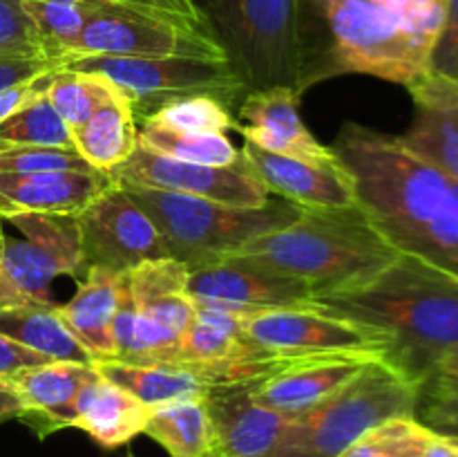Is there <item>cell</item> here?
I'll return each instance as SVG.
<instances>
[{"mask_svg": "<svg viewBox=\"0 0 458 457\" xmlns=\"http://www.w3.org/2000/svg\"><path fill=\"white\" fill-rule=\"evenodd\" d=\"M36 303L31 300L30 296L22 294L16 285L12 282V278L3 272L0 267V309H9V307H21V305H30Z\"/></svg>", "mask_w": 458, "mask_h": 457, "instance_id": "42", "label": "cell"}, {"mask_svg": "<svg viewBox=\"0 0 458 457\" xmlns=\"http://www.w3.org/2000/svg\"><path fill=\"white\" fill-rule=\"evenodd\" d=\"M101 376L121 385L130 394L146 403L148 408L170 406L177 401L204 399L213 390V379L204 363L199 361H94Z\"/></svg>", "mask_w": 458, "mask_h": 457, "instance_id": "22", "label": "cell"}, {"mask_svg": "<svg viewBox=\"0 0 458 457\" xmlns=\"http://www.w3.org/2000/svg\"><path fill=\"white\" fill-rule=\"evenodd\" d=\"M242 155L273 195L293 202L300 209H343L358 204L352 179L340 161L335 166H322L276 155L250 142H244Z\"/></svg>", "mask_w": 458, "mask_h": 457, "instance_id": "18", "label": "cell"}, {"mask_svg": "<svg viewBox=\"0 0 458 457\" xmlns=\"http://www.w3.org/2000/svg\"><path fill=\"white\" fill-rule=\"evenodd\" d=\"M420 457H458L456 439L434 433L420 451Z\"/></svg>", "mask_w": 458, "mask_h": 457, "instance_id": "43", "label": "cell"}, {"mask_svg": "<svg viewBox=\"0 0 458 457\" xmlns=\"http://www.w3.org/2000/svg\"><path fill=\"white\" fill-rule=\"evenodd\" d=\"M300 92L293 88H271L249 92L240 106V130L244 142L255 143L276 155L316 161L322 166H335L334 151L322 146L304 125L298 110Z\"/></svg>", "mask_w": 458, "mask_h": 457, "instance_id": "17", "label": "cell"}, {"mask_svg": "<svg viewBox=\"0 0 458 457\" xmlns=\"http://www.w3.org/2000/svg\"><path fill=\"white\" fill-rule=\"evenodd\" d=\"M447 0H300L309 85L367 74L414 90L428 76Z\"/></svg>", "mask_w": 458, "mask_h": 457, "instance_id": "2", "label": "cell"}, {"mask_svg": "<svg viewBox=\"0 0 458 457\" xmlns=\"http://www.w3.org/2000/svg\"><path fill=\"white\" fill-rule=\"evenodd\" d=\"M0 334L52 361L94 363L88 349L63 323L58 303H30L0 309Z\"/></svg>", "mask_w": 458, "mask_h": 457, "instance_id": "26", "label": "cell"}, {"mask_svg": "<svg viewBox=\"0 0 458 457\" xmlns=\"http://www.w3.org/2000/svg\"><path fill=\"white\" fill-rule=\"evenodd\" d=\"M116 94V85L101 74L58 70L49 79L45 97L54 106L72 134L88 124L89 116ZM74 139V137H72Z\"/></svg>", "mask_w": 458, "mask_h": 457, "instance_id": "31", "label": "cell"}, {"mask_svg": "<svg viewBox=\"0 0 458 457\" xmlns=\"http://www.w3.org/2000/svg\"><path fill=\"white\" fill-rule=\"evenodd\" d=\"M454 439H456V444H458V437H454Z\"/></svg>", "mask_w": 458, "mask_h": 457, "instance_id": "49", "label": "cell"}, {"mask_svg": "<svg viewBox=\"0 0 458 457\" xmlns=\"http://www.w3.org/2000/svg\"><path fill=\"white\" fill-rule=\"evenodd\" d=\"M152 408L98 375L81 390L72 428L83 430L98 446L119 448L146 430Z\"/></svg>", "mask_w": 458, "mask_h": 457, "instance_id": "25", "label": "cell"}, {"mask_svg": "<svg viewBox=\"0 0 458 457\" xmlns=\"http://www.w3.org/2000/svg\"><path fill=\"white\" fill-rule=\"evenodd\" d=\"M116 184L150 215L173 258L186 263L188 269L224 258L264 233L289 227L302 215L298 204L282 197H271L259 209H240L137 184Z\"/></svg>", "mask_w": 458, "mask_h": 457, "instance_id": "6", "label": "cell"}, {"mask_svg": "<svg viewBox=\"0 0 458 457\" xmlns=\"http://www.w3.org/2000/svg\"><path fill=\"white\" fill-rule=\"evenodd\" d=\"M419 385L371 358L329 399L295 417L273 457H338L356 439L398 417H414Z\"/></svg>", "mask_w": 458, "mask_h": 457, "instance_id": "7", "label": "cell"}, {"mask_svg": "<svg viewBox=\"0 0 458 457\" xmlns=\"http://www.w3.org/2000/svg\"><path fill=\"white\" fill-rule=\"evenodd\" d=\"M143 435L155 439L170 457H217L204 399L155 408Z\"/></svg>", "mask_w": 458, "mask_h": 457, "instance_id": "29", "label": "cell"}, {"mask_svg": "<svg viewBox=\"0 0 458 457\" xmlns=\"http://www.w3.org/2000/svg\"><path fill=\"white\" fill-rule=\"evenodd\" d=\"M9 222L22 240L4 242L0 267L13 285L36 303H54L52 282L58 276L83 280L89 264L85 260L76 215L21 213Z\"/></svg>", "mask_w": 458, "mask_h": 457, "instance_id": "11", "label": "cell"}, {"mask_svg": "<svg viewBox=\"0 0 458 457\" xmlns=\"http://www.w3.org/2000/svg\"><path fill=\"white\" fill-rule=\"evenodd\" d=\"M12 52H45V47L22 0H0V54Z\"/></svg>", "mask_w": 458, "mask_h": 457, "instance_id": "38", "label": "cell"}, {"mask_svg": "<svg viewBox=\"0 0 458 457\" xmlns=\"http://www.w3.org/2000/svg\"><path fill=\"white\" fill-rule=\"evenodd\" d=\"M152 124L179 133H222L237 128V119L213 97H183L165 103L150 116Z\"/></svg>", "mask_w": 458, "mask_h": 457, "instance_id": "34", "label": "cell"}, {"mask_svg": "<svg viewBox=\"0 0 458 457\" xmlns=\"http://www.w3.org/2000/svg\"><path fill=\"white\" fill-rule=\"evenodd\" d=\"M224 258L298 278L313 300L344 294L374 280L398 258L358 204L302 209L295 222L246 242Z\"/></svg>", "mask_w": 458, "mask_h": 457, "instance_id": "4", "label": "cell"}, {"mask_svg": "<svg viewBox=\"0 0 458 457\" xmlns=\"http://www.w3.org/2000/svg\"><path fill=\"white\" fill-rule=\"evenodd\" d=\"M242 330L253 345L284 357L371 354L383 358L387 352V343L376 330L322 312L316 305L250 314Z\"/></svg>", "mask_w": 458, "mask_h": 457, "instance_id": "13", "label": "cell"}, {"mask_svg": "<svg viewBox=\"0 0 458 457\" xmlns=\"http://www.w3.org/2000/svg\"><path fill=\"white\" fill-rule=\"evenodd\" d=\"M410 94L416 115L401 142L458 179V90L423 81Z\"/></svg>", "mask_w": 458, "mask_h": 457, "instance_id": "24", "label": "cell"}, {"mask_svg": "<svg viewBox=\"0 0 458 457\" xmlns=\"http://www.w3.org/2000/svg\"><path fill=\"white\" fill-rule=\"evenodd\" d=\"M423 81L458 90V0H447L441 31L437 36Z\"/></svg>", "mask_w": 458, "mask_h": 457, "instance_id": "37", "label": "cell"}, {"mask_svg": "<svg viewBox=\"0 0 458 457\" xmlns=\"http://www.w3.org/2000/svg\"><path fill=\"white\" fill-rule=\"evenodd\" d=\"M139 146L157 155L173 157L201 166H231L242 157L228 134L222 133H179L143 121L139 128Z\"/></svg>", "mask_w": 458, "mask_h": 457, "instance_id": "30", "label": "cell"}, {"mask_svg": "<svg viewBox=\"0 0 458 457\" xmlns=\"http://www.w3.org/2000/svg\"><path fill=\"white\" fill-rule=\"evenodd\" d=\"M432 435L434 430L425 428L414 417H398L362 435L338 457H396L410 448L425 446Z\"/></svg>", "mask_w": 458, "mask_h": 457, "instance_id": "35", "label": "cell"}, {"mask_svg": "<svg viewBox=\"0 0 458 457\" xmlns=\"http://www.w3.org/2000/svg\"><path fill=\"white\" fill-rule=\"evenodd\" d=\"M253 385H219L204 397L217 457H273L289 435L295 417L259 406Z\"/></svg>", "mask_w": 458, "mask_h": 457, "instance_id": "16", "label": "cell"}, {"mask_svg": "<svg viewBox=\"0 0 458 457\" xmlns=\"http://www.w3.org/2000/svg\"><path fill=\"white\" fill-rule=\"evenodd\" d=\"M428 442H429V439H428ZM420 451H423V446H419V448H410V451L401 453V455H396V457H420Z\"/></svg>", "mask_w": 458, "mask_h": 457, "instance_id": "47", "label": "cell"}, {"mask_svg": "<svg viewBox=\"0 0 458 457\" xmlns=\"http://www.w3.org/2000/svg\"><path fill=\"white\" fill-rule=\"evenodd\" d=\"M125 3L152 4V7H164V9H170V12L186 13V16H192V18H204L195 0H125Z\"/></svg>", "mask_w": 458, "mask_h": 457, "instance_id": "44", "label": "cell"}, {"mask_svg": "<svg viewBox=\"0 0 458 457\" xmlns=\"http://www.w3.org/2000/svg\"><path fill=\"white\" fill-rule=\"evenodd\" d=\"M74 148L85 157L92 168L112 173L134 152L139 143V128L128 99L119 92L103 103L88 119L83 128L76 130Z\"/></svg>", "mask_w": 458, "mask_h": 457, "instance_id": "27", "label": "cell"}, {"mask_svg": "<svg viewBox=\"0 0 458 457\" xmlns=\"http://www.w3.org/2000/svg\"><path fill=\"white\" fill-rule=\"evenodd\" d=\"M244 314L197 305L195 318L183 334L177 354L168 361H226L249 357L262 348L244 336Z\"/></svg>", "mask_w": 458, "mask_h": 457, "instance_id": "28", "label": "cell"}, {"mask_svg": "<svg viewBox=\"0 0 458 457\" xmlns=\"http://www.w3.org/2000/svg\"><path fill=\"white\" fill-rule=\"evenodd\" d=\"M22 410H25L22 399L18 397V392L12 388L9 381L0 376V424L9 419H18Z\"/></svg>", "mask_w": 458, "mask_h": 457, "instance_id": "41", "label": "cell"}, {"mask_svg": "<svg viewBox=\"0 0 458 457\" xmlns=\"http://www.w3.org/2000/svg\"><path fill=\"white\" fill-rule=\"evenodd\" d=\"M371 358L380 357L371 354L302 357L277 370L276 375L258 381L253 385V399L259 406H267L282 415L300 417L343 388Z\"/></svg>", "mask_w": 458, "mask_h": 457, "instance_id": "19", "label": "cell"}, {"mask_svg": "<svg viewBox=\"0 0 458 457\" xmlns=\"http://www.w3.org/2000/svg\"><path fill=\"white\" fill-rule=\"evenodd\" d=\"M110 175L114 182L201 197L240 209H259L271 200V191L255 175L244 155L231 166H201L157 155L137 143L132 155Z\"/></svg>", "mask_w": 458, "mask_h": 457, "instance_id": "14", "label": "cell"}, {"mask_svg": "<svg viewBox=\"0 0 458 457\" xmlns=\"http://www.w3.org/2000/svg\"><path fill=\"white\" fill-rule=\"evenodd\" d=\"M63 70L101 74L128 99L134 119L146 121L165 103L183 97H213L231 106L246 92L228 61L206 58H132V56H65ZM249 94V92H246Z\"/></svg>", "mask_w": 458, "mask_h": 457, "instance_id": "9", "label": "cell"}, {"mask_svg": "<svg viewBox=\"0 0 458 457\" xmlns=\"http://www.w3.org/2000/svg\"><path fill=\"white\" fill-rule=\"evenodd\" d=\"M4 242H7V236H4V231H3V218H0V254H3V249H4Z\"/></svg>", "mask_w": 458, "mask_h": 457, "instance_id": "48", "label": "cell"}, {"mask_svg": "<svg viewBox=\"0 0 458 457\" xmlns=\"http://www.w3.org/2000/svg\"><path fill=\"white\" fill-rule=\"evenodd\" d=\"M56 170L94 173L97 168H92L76 148L21 146V148H7V151H0V173L30 175V173H56Z\"/></svg>", "mask_w": 458, "mask_h": 457, "instance_id": "36", "label": "cell"}, {"mask_svg": "<svg viewBox=\"0 0 458 457\" xmlns=\"http://www.w3.org/2000/svg\"><path fill=\"white\" fill-rule=\"evenodd\" d=\"M76 224L89 267L125 273L146 260L173 258L150 215L116 182L76 215Z\"/></svg>", "mask_w": 458, "mask_h": 457, "instance_id": "12", "label": "cell"}, {"mask_svg": "<svg viewBox=\"0 0 458 457\" xmlns=\"http://www.w3.org/2000/svg\"><path fill=\"white\" fill-rule=\"evenodd\" d=\"M114 179L110 173H56L12 175L0 173V218L9 220L21 213L79 215L94 197L101 195Z\"/></svg>", "mask_w": 458, "mask_h": 457, "instance_id": "21", "label": "cell"}, {"mask_svg": "<svg viewBox=\"0 0 458 457\" xmlns=\"http://www.w3.org/2000/svg\"><path fill=\"white\" fill-rule=\"evenodd\" d=\"M188 296L195 305L231 309L244 316L267 309L313 305L311 289L298 278L280 276L231 258H219L191 269Z\"/></svg>", "mask_w": 458, "mask_h": 457, "instance_id": "15", "label": "cell"}, {"mask_svg": "<svg viewBox=\"0 0 458 457\" xmlns=\"http://www.w3.org/2000/svg\"><path fill=\"white\" fill-rule=\"evenodd\" d=\"M56 70H63L61 61L45 52L0 54V92L30 83V81H36Z\"/></svg>", "mask_w": 458, "mask_h": 457, "instance_id": "39", "label": "cell"}, {"mask_svg": "<svg viewBox=\"0 0 458 457\" xmlns=\"http://www.w3.org/2000/svg\"><path fill=\"white\" fill-rule=\"evenodd\" d=\"M97 376L98 372L94 363L72 361H47L43 366L13 372L7 381L25 406L18 419L30 426L38 437L72 428L76 417V399L81 390Z\"/></svg>", "mask_w": 458, "mask_h": 457, "instance_id": "20", "label": "cell"}, {"mask_svg": "<svg viewBox=\"0 0 458 457\" xmlns=\"http://www.w3.org/2000/svg\"><path fill=\"white\" fill-rule=\"evenodd\" d=\"M313 305L378 332L387 343L383 361L419 388L458 345V282L403 255L367 285Z\"/></svg>", "mask_w": 458, "mask_h": 457, "instance_id": "3", "label": "cell"}, {"mask_svg": "<svg viewBox=\"0 0 458 457\" xmlns=\"http://www.w3.org/2000/svg\"><path fill=\"white\" fill-rule=\"evenodd\" d=\"M246 92L309 88L300 0H195Z\"/></svg>", "mask_w": 458, "mask_h": 457, "instance_id": "5", "label": "cell"}, {"mask_svg": "<svg viewBox=\"0 0 458 457\" xmlns=\"http://www.w3.org/2000/svg\"><path fill=\"white\" fill-rule=\"evenodd\" d=\"M21 146L74 148L72 130L58 116L45 92L0 121V151Z\"/></svg>", "mask_w": 458, "mask_h": 457, "instance_id": "33", "label": "cell"}, {"mask_svg": "<svg viewBox=\"0 0 458 457\" xmlns=\"http://www.w3.org/2000/svg\"><path fill=\"white\" fill-rule=\"evenodd\" d=\"M450 410H452V430H450V435H445V437H458V381L452 385Z\"/></svg>", "mask_w": 458, "mask_h": 457, "instance_id": "46", "label": "cell"}, {"mask_svg": "<svg viewBox=\"0 0 458 457\" xmlns=\"http://www.w3.org/2000/svg\"><path fill=\"white\" fill-rule=\"evenodd\" d=\"M132 56V58H206L226 61L206 18L170 12L152 4L101 0L97 13L81 31L65 56Z\"/></svg>", "mask_w": 458, "mask_h": 457, "instance_id": "8", "label": "cell"}, {"mask_svg": "<svg viewBox=\"0 0 458 457\" xmlns=\"http://www.w3.org/2000/svg\"><path fill=\"white\" fill-rule=\"evenodd\" d=\"M98 4L101 0H22L27 16L43 40L45 52L58 61L74 47Z\"/></svg>", "mask_w": 458, "mask_h": 457, "instance_id": "32", "label": "cell"}, {"mask_svg": "<svg viewBox=\"0 0 458 457\" xmlns=\"http://www.w3.org/2000/svg\"><path fill=\"white\" fill-rule=\"evenodd\" d=\"M137 318L134 349L128 363L168 361L177 354L197 305L188 296L191 269L177 258L146 260L125 272Z\"/></svg>", "mask_w": 458, "mask_h": 457, "instance_id": "10", "label": "cell"}, {"mask_svg": "<svg viewBox=\"0 0 458 457\" xmlns=\"http://www.w3.org/2000/svg\"><path fill=\"white\" fill-rule=\"evenodd\" d=\"M121 273L103 267H89L79 289L67 303H58V314L67 330L88 349L92 361H110L116 357L114 314L119 303Z\"/></svg>", "mask_w": 458, "mask_h": 457, "instance_id": "23", "label": "cell"}, {"mask_svg": "<svg viewBox=\"0 0 458 457\" xmlns=\"http://www.w3.org/2000/svg\"><path fill=\"white\" fill-rule=\"evenodd\" d=\"M331 151L389 246L458 282V179L396 134L360 124H344Z\"/></svg>", "mask_w": 458, "mask_h": 457, "instance_id": "1", "label": "cell"}, {"mask_svg": "<svg viewBox=\"0 0 458 457\" xmlns=\"http://www.w3.org/2000/svg\"><path fill=\"white\" fill-rule=\"evenodd\" d=\"M432 375H441V376H450V379H458V345L452 348L445 357L438 361V366L434 367Z\"/></svg>", "mask_w": 458, "mask_h": 457, "instance_id": "45", "label": "cell"}, {"mask_svg": "<svg viewBox=\"0 0 458 457\" xmlns=\"http://www.w3.org/2000/svg\"><path fill=\"white\" fill-rule=\"evenodd\" d=\"M47 361H52V358L43 357V354L34 352V349L22 348L16 341L0 334V376H3V379H7L13 372L22 370V367L43 366V363Z\"/></svg>", "mask_w": 458, "mask_h": 457, "instance_id": "40", "label": "cell"}]
</instances>
